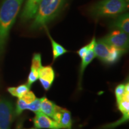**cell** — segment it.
Returning a JSON list of instances; mask_svg holds the SVG:
<instances>
[{"mask_svg":"<svg viewBox=\"0 0 129 129\" xmlns=\"http://www.w3.org/2000/svg\"><path fill=\"white\" fill-rule=\"evenodd\" d=\"M65 1L41 0L30 25V30H35L46 28L47 24L54 20L59 15Z\"/></svg>","mask_w":129,"mask_h":129,"instance_id":"cell-2","label":"cell"},{"mask_svg":"<svg viewBox=\"0 0 129 129\" xmlns=\"http://www.w3.org/2000/svg\"><path fill=\"white\" fill-rule=\"evenodd\" d=\"M23 0H4L0 7V54L3 52L10 31Z\"/></svg>","mask_w":129,"mask_h":129,"instance_id":"cell-1","label":"cell"},{"mask_svg":"<svg viewBox=\"0 0 129 129\" xmlns=\"http://www.w3.org/2000/svg\"><path fill=\"white\" fill-rule=\"evenodd\" d=\"M41 1V0H26L23 12L21 14L22 21L26 22L34 19Z\"/></svg>","mask_w":129,"mask_h":129,"instance_id":"cell-10","label":"cell"},{"mask_svg":"<svg viewBox=\"0 0 129 129\" xmlns=\"http://www.w3.org/2000/svg\"><path fill=\"white\" fill-rule=\"evenodd\" d=\"M96 40L95 39V37H94L90 42V47L88 50L87 52L84 57L82 59L81 63L80 64V76H79V88H81V80L83 78V75L84 72L85 68L88 67V65L90 63L92 62V60L95 58V54L94 52V47L96 43Z\"/></svg>","mask_w":129,"mask_h":129,"instance_id":"cell-9","label":"cell"},{"mask_svg":"<svg viewBox=\"0 0 129 129\" xmlns=\"http://www.w3.org/2000/svg\"><path fill=\"white\" fill-rule=\"evenodd\" d=\"M129 118V114H122V117L121 119H120L117 121L113 122V123L109 124L106 125L104 127L105 129H112L113 128L117 127L118 125H120L124 122L128 121Z\"/></svg>","mask_w":129,"mask_h":129,"instance_id":"cell-19","label":"cell"},{"mask_svg":"<svg viewBox=\"0 0 129 129\" xmlns=\"http://www.w3.org/2000/svg\"><path fill=\"white\" fill-rule=\"evenodd\" d=\"M46 31L47 35L49 38L50 40L51 41V46H52V50H53V61H55L58 57H60L61 56L63 55L64 54L68 52V51L64 48L62 45H60L59 43H57L56 41H54L53 39V38L50 34L49 32L48 31V29L46 28Z\"/></svg>","mask_w":129,"mask_h":129,"instance_id":"cell-14","label":"cell"},{"mask_svg":"<svg viewBox=\"0 0 129 129\" xmlns=\"http://www.w3.org/2000/svg\"><path fill=\"white\" fill-rule=\"evenodd\" d=\"M38 79V71L30 69V72L29 74L27 84L30 87Z\"/></svg>","mask_w":129,"mask_h":129,"instance_id":"cell-21","label":"cell"},{"mask_svg":"<svg viewBox=\"0 0 129 129\" xmlns=\"http://www.w3.org/2000/svg\"><path fill=\"white\" fill-rule=\"evenodd\" d=\"M117 19L111 23L112 28L115 29L120 30L127 34L129 33V15L128 13H122L118 16Z\"/></svg>","mask_w":129,"mask_h":129,"instance_id":"cell-12","label":"cell"},{"mask_svg":"<svg viewBox=\"0 0 129 129\" xmlns=\"http://www.w3.org/2000/svg\"><path fill=\"white\" fill-rule=\"evenodd\" d=\"M30 87L29 85L25 84H22L18 85L17 87H12L8 88V91L10 94L13 96L19 98H22L24 94H25L27 91L30 90Z\"/></svg>","mask_w":129,"mask_h":129,"instance_id":"cell-15","label":"cell"},{"mask_svg":"<svg viewBox=\"0 0 129 129\" xmlns=\"http://www.w3.org/2000/svg\"><path fill=\"white\" fill-rule=\"evenodd\" d=\"M125 52L124 51L118 49V48L111 46V49L110 53H109L107 60L106 61V63L113 64L115 63L119 60L122 54Z\"/></svg>","mask_w":129,"mask_h":129,"instance_id":"cell-16","label":"cell"},{"mask_svg":"<svg viewBox=\"0 0 129 129\" xmlns=\"http://www.w3.org/2000/svg\"><path fill=\"white\" fill-rule=\"evenodd\" d=\"M57 106V105H56L52 101H49L46 97H43L40 106V112H43L53 120V117L55 114Z\"/></svg>","mask_w":129,"mask_h":129,"instance_id":"cell-13","label":"cell"},{"mask_svg":"<svg viewBox=\"0 0 129 129\" xmlns=\"http://www.w3.org/2000/svg\"><path fill=\"white\" fill-rule=\"evenodd\" d=\"M14 114L12 103L5 98H0V129H11Z\"/></svg>","mask_w":129,"mask_h":129,"instance_id":"cell-4","label":"cell"},{"mask_svg":"<svg viewBox=\"0 0 129 129\" xmlns=\"http://www.w3.org/2000/svg\"><path fill=\"white\" fill-rule=\"evenodd\" d=\"M125 1H127V3H128V0H125Z\"/></svg>","mask_w":129,"mask_h":129,"instance_id":"cell-26","label":"cell"},{"mask_svg":"<svg viewBox=\"0 0 129 129\" xmlns=\"http://www.w3.org/2000/svg\"><path fill=\"white\" fill-rule=\"evenodd\" d=\"M41 55L40 53H34L32 59V64L30 69H34L37 71H39L41 67Z\"/></svg>","mask_w":129,"mask_h":129,"instance_id":"cell-17","label":"cell"},{"mask_svg":"<svg viewBox=\"0 0 129 129\" xmlns=\"http://www.w3.org/2000/svg\"><path fill=\"white\" fill-rule=\"evenodd\" d=\"M128 8L125 0H102L90 6L88 12L94 18L115 17L126 12Z\"/></svg>","mask_w":129,"mask_h":129,"instance_id":"cell-3","label":"cell"},{"mask_svg":"<svg viewBox=\"0 0 129 129\" xmlns=\"http://www.w3.org/2000/svg\"><path fill=\"white\" fill-rule=\"evenodd\" d=\"M55 78V72L50 65L41 66L38 71V79L43 88L47 91L51 87Z\"/></svg>","mask_w":129,"mask_h":129,"instance_id":"cell-7","label":"cell"},{"mask_svg":"<svg viewBox=\"0 0 129 129\" xmlns=\"http://www.w3.org/2000/svg\"><path fill=\"white\" fill-rule=\"evenodd\" d=\"M89 47L90 44L88 43V44L86 45V46H83V47L80 48V49L77 51V54H78V55L80 56L81 59H83V58L84 57L85 54H86L87 52V51L88 50V49H89Z\"/></svg>","mask_w":129,"mask_h":129,"instance_id":"cell-23","label":"cell"},{"mask_svg":"<svg viewBox=\"0 0 129 129\" xmlns=\"http://www.w3.org/2000/svg\"><path fill=\"white\" fill-rule=\"evenodd\" d=\"M111 49V46L108 44L104 40H99L98 41H96L94 47L95 57H98L102 62L106 63Z\"/></svg>","mask_w":129,"mask_h":129,"instance_id":"cell-11","label":"cell"},{"mask_svg":"<svg viewBox=\"0 0 129 129\" xmlns=\"http://www.w3.org/2000/svg\"><path fill=\"white\" fill-rule=\"evenodd\" d=\"M33 122L35 129H61L55 121L40 111L35 113Z\"/></svg>","mask_w":129,"mask_h":129,"instance_id":"cell-6","label":"cell"},{"mask_svg":"<svg viewBox=\"0 0 129 129\" xmlns=\"http://www.w3.org/2000/svg\"><path fill=\"white\" fill-rule=\"evenodd\" d=\"M102 39L109 46L124 51L125 52L128 48V34L120 30H112Z\"/></svg>","mask_w":129,"mask_h":129,"instance_id":"cell-5","label":"cell"},{"mask_svg":"<svg viewBox=\"0 0 129 129\" xmlns=\"http://www.w3.org/2000/svg\"><path fill=\"white\" fill-rule=\"evenodd\" d=\"M20 98L23 100V101H24V102H25L26 104L28 105L29 104L32 102L36 99L37 97L35 95L34 93L32 92V91L29 90L28 91H27V92Z\"/></svg>","mask_w":129,"mask_h":129,"instance_id":"cell-22","label":"cell"},{"mask_svg":"<svg viewBox=\"0 0 129 129\" xmlns=\"http://www.w3.org/2000/svg\"><path fill=\"white\" fill-rule=\"evenodd\" d=\"M28 129H35V128H28Z\"/></svg>","mask_w":129,"mask_h":129,"instance_id":"cell-25","label":"cell"},{"mask_svg":"<svg viewBox=\"0 0 129 129\" xmlns=\"http://www.w3.org/2000/svg\"><path fill=\"white\" fill-rule=\"evenodd\" d=\"M16 129H21V125H19V126L17 127V128H16Z\"/></svg>","mask_w":129,"mask_h":129,"instance_id":"cell-24","label":"cell"},{"mask_svg":"<svg viewBox=\"0 0 129 129\" xmlns=\"http://www.w3.org/2000/svg\"><path fill=\"white\" fill-rule=\"evenodd\" d=\"M53 120L59 125L61 129H71L72 120L70 111L57 106Z\"/></svg>","mask_w":129,"mask_h":129,"instance_id":"cell-8","label":"cell"},{"mask_svg":"<svg viewBox=\"0 0 129 129\" xmlns=\"http://www.w3.org/2000/svg\"><path fill=\"white\" fill-rule=\"evenodd\" d=\"M125 93V84H120L118 85L116 87L115 89V94L116 100H117V103H118L122 99Z\"/></svg>","mask_w":129,"mask_h":129,"instance_id":"cell-20","label":"cell"},{"mask_svg":"<svg viewBox=\"0 0 129 129\" xmlns=\"http://www.w3.org/2000/svg\"><path fill=\"white\" fill-rule=\"evenodd\" d=\"M43 101V98H36L32 102L30 103L27 106L28 110H29L34 113L38 112L40 111V106H41V102Z\"/></svg>","mask_w":129,"mask_h":129,"instance_id":"cell-18","label":"cell"}]
</instances>
